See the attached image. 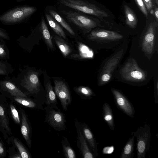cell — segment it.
Here are the masks:
<instances>
[{"label": "cell", "instance_id": "6da1fadb", "mask_svg": "<svg viewBox=\"0 0 158 158\" xmlns=\"http://www.w3.org/2000/svg\"><path fill=\"white\" fill-rule=\"evenodd\" d=\"M62 4L82 13L93 15L100 19L109 17L105 11L94 4L82 0H59Z\"/></svg>", "mask_w": 158, "mask_h": 158}, {"label": "cell", "instance_id": "7a4b0ae2", "mask_svg": "<svg viewBox=\"0 0 158 158\" xmlns=\"http://www.w3.org/2000/svg\"><path fill=\"white\" fill-rule=\"evenodd\" d=\"M136 138L137 154V158H145L146 154L149 150L151 140V129L149 125L145 124L140 126L136 131L132 132Z\"/></svg>", "mask_w": 158, "mask_h": 158}, {"label": "cell", "instance_id": "3957f363", "mask_svg": "<svg viewBox=\"0 0 158 158\" xmlns=\"http://www.w3.org/2000/svg\"><path fill=\"white\" fill-rule=\"evenodd\" d=\"M120 73L124 79L130 81L140 82L144 80L146 75L138 66L135 59H129L121 69Z\"/></svg>", "mask_w": 158, "mask_h": 158}, {"label": "cell", "instance_id": "277c9868", "mask_svg": "<svg viewBox=\"0 0 158 158\" xmlns=\"http://www.w3.org/2000/svg\"><path fill=\"white\" fill-rule=\"evenodd\" d=\"M44 108L46 113L44 122L56 131H64L66 128V121L64 114L60 110L47 105Z\"/></svg>", "mask_w": 158, "mask_h": 158}, {"label": "cell", "instance_id": "5b68a950", "mask_svg": "<svg viewBox=\"0 0 158 158\" xmlns=\"http://www.w3.org/2000/svg\"><path fill=\"white\" fill-rule=\"evenodd\" d=\"M61 12L69 22L83 29L90 31L97 26L92 19L76 12L63 10Z\"/></svg>", "mask_w": 158, "mask_h": 158}, {"label": "cell", "instance_id": "8992f818", "mask_svg": "<svg viewBox=\"0 0 158 158\" xmlns=\"http://www.w3.org/2000/svg\"><path fill=\"white\" fill-rule=\"evenodd\" d=\"M122 49L117 52L106 62L100 75L99 86L108 82L110 79L112 74L119 62L123 54Z\"/></svg>", "mask_w": 158, "mask_h": 158}, {"label": "cell", "instance_id": "52a82bcc", "mask_svg": "<svg viewBox=\"0 0 158 158\" xmlns=\"http://www.w3.org/2000/svg\"><path fill=\"white\" fill-rule=\"evenodd\" d=\"M36 10L35 8L24 6L10 10L0 17V20L7 23H15L30 15Z\"/></svg>", "mask_w": 158, "mask_h": 158}, {"label": "cell", "instance_id": "ba28073f", "mask_svg": "<svg viewBox=\"0 0 158 158\" xmlns=\"http://www.w3.org/2000/svg\"><path fill=\"white\" fill-rule=\"evenodd\" d=\"M111 91L117 107L128 116L133 118L135 110L130 101L118 90L113 88Z\"/></svg>", "mask_w": 158, "mask_h": 158}, {"label": "cell", "instance_id": "9c48e42d", "mask_svg": "<svg viewBox=\"0 0 158 158\" xmlns=\"http://www.w3.org/2000/svg\"><path fill=\"white\" fill-rule=\"evenodd\" d=\"M54 91L61 103L62 109L66 111L71 103L72 98L69 89L64 82L55 80L54 81Z\"/></svg>", "mask_w": 158, "mask_h": 158}, {"label": "cell", "instance_id": "30bf717a", "mask_svg": "<svg viewBox=\"0 0 158 158\" xmlns=\"http://www.w3.org/2000/svg\"><path fill=\"white\" fill-rule=\"evenodd\" d=\"M23 86L30 94L35 95L36 100L42 105H44L38 95L41 89L37 72L31 71L28 73L24 78Z\"/></svg>", "mask_w": 158, "mask_h": 158}, {"label": "cell", "instance_id": "8fae6325", "mask_svg": "<svg viewBox=\"0 0 158 158\" xmlns=\"http://www.w3.org/2000/svg\"><path fill=\"white\" fill-rule=\"evenodd\" d=\"M156 24L155 22L149 23L143 39L142 49L148 55H151L154 51Z\"/></svg>", "mask_w": 158, "mask_h": 158}, {"label": "cell", "instance_id": "7c38bea8", "mask_svg": "<svg viewBox=\"0 0 158 158\" xmlns=\"http://www.w3.org/2000/svg\"><path fill=\"white\" fill-rule=\"evenodd\" d=\"M75 125L77 126L81 131L84 137L90 147L93 153L96 157L98 156L97 143L91 130L88 126L85 123L75 121Z\"/></svg>", "mask_w": 158, "mask_h": 158}, {"label": "cell", "instance_id": "4fadbf2b", "mask_svg": "<svg viewBox=\"0 0 158 158\" xmlns=\"http://www.w3.org/2000/svg\"><path fill=\"white\" fill-rule=\"evenodd\" d=\"M123 36L116 32L106 30H95L89 35L90 39H100L114 40L121 39Z\"/></svg>", "mask_w": 158, "mask_h": 158}, {"label": "cell", "instance_id": "5bb4252c", "mask_svg": "<svg viewBox=\"0 0 158 158\" xmlns=\"http://www.w3.org/2000/svg\"><path fill=\"white\" fill-rule=\"evenodd\" d=\"M77 133V146L84 158H95L91 152L87 142L78 127L75 125Z\"/></svg>", "mask_w": 158, "mask_h": 158}, {"label": "cell", "instance_id": "9a60e30c", "mask_svg": "<svg viewBox=\"0 0 158 158\" xmlns=\"http://www.w3.org/2000/svg\"><path fill=\"white\" fill-rule=\"evenodd\" d=\"M21 132L29 148L31 146V130L27 116L24 111L21 112Z\"/></svg>", "mask_w": 158, "mask_h": 158}, {"label": "cell", "instance_id": "2e32d148", "mask_svg": "<svg viewBox=\"0 0 158 158\" xmlns=\"http://www.w3.org/2000/svg\"><path fill=\"white\" fill-rule=\"evenodd\" d=\"M45 104L47 106H51L58 110V108L56 95L53 91L51 83L48 82L45 86Z\"/></svg>", "mask_w": 158, "mask_h": 158}, {"label": "cell", "instance_id": "e0dca14e", "mask_svg": "<svg viewBox=\"0 0 158 158\" xmlns=\"http://www.w3.org/2000/svg\"><path fill=\"white\" fill-rule=\"evenodd\" d=\"M102 115L103 119L110 130L114 131L115 128L114 118L111 108L107 103H104L102 106Z\"/></svg>", "mask_w": 158, "mask_h": 158}, {"label": "cell", "instance_id": "ac0fdd59", "mask_svg": "<svg viewBox=\"0 0 158 158\" xmlns=\"http://www.w3.org/2000/svg\"><path fill=\"white\" fill-rule=\"evenodd\" d=\"M14 99L16 102L25 106L44 110L43 105L37 100L21 97H15Z\"/></svg>", "mask_w": 158, "mask_h": 158}, {"label": "cell", "instance_id": "d6986e66", "mask_svg": "<svg viewBox=\"0 0 158 158\" xmlns=\"http://www.w3.org/2000/svg\"><path fill=\"white\" fill-rule=\"evenodd\" d=\"M132 136L129 138L124 147L120 155V158H133L134 153L135 136Z\"/></svg>", "mask_w": 158, "mask_h": 158}, {"label": "cell", "instance_id": "ffe728a7", "mask_svg": "<svg viewBox=\"0 0 158 158\" xmlns=\"http://www.w3.org/2000/svg\"><path fill=\"white\" fill-rule=\"evenodd\" d=\"M2 86L5 90L15 97L27 98V95L12 83L4 81L2 83Z\"/></svg>", "mask_w": 158, "mask_h": 158}, {"label": "cell", "instance_id": "44dd1931", "mask_svg": "<svg viewBox=\"0 0 158 158\" xmlns=\"http://www.w3.org/2000/svg\"><path fill=\"white\" fill-rule=\"evenodd\" d=\"M45 16L49 26L60 37L65 39V32L57 22L49 15L46 13Z\"/></svg>", "mask_w": 158, "mask_h": 158}, {"label": "cell", "instance_id": "7402d4cb", "mask_svg": "<svg viewBox=\"0 0 158 158\" xmlns=\"http://www.w3.org/2000/svg\"><path fill=\"white\" fill-rule=\"evenodd\" d=\"M127 24L132 28H135L137 25V20L136 16L132 10L127 5L124 6Z\"/></svg>", "mask_w": 158, "mask_h": 158}, {"label": "cell", "instance_id": "603a6c76", "mask_svg": "<svg viewBox=\"0 0 158 158\" xmlns=\"http://www.w3.org/2000/svg\"><path fill=\"white\" fill-rule=\"evenodd\" d=\"M48 12L51 16L70 34L72 35H75V33L71 27L58 13L52 9L48 10Z\"/></svg>", "mask_w": 158, "mask_h": 158}, {"label": "cell", "instance_id": "cb8c5ba5", "mask_svg": "<svg viewBox=\"0 0 158 158\" xmlns=\"http://www.w3.org/2000/svg\"><path fill=\"white\" fill-rule=\"evenodd\" d=\"M55 41L63 55L67 56L71 52V48L62 38L57 35L54 38Z\"/></svg>", "mask_w": 158, "mask_h": 158}, {"label": "cell", "instance_id": "d4e9b609", "mask_svg": "<svg viewBox=\"0 0 158 158\" xmlns=\"http://www.w3.org/2000/svg\"><path fill=\"white\" fill-rule=\"evenodd\" d=\"M41 28L42 34L46 44L50 49H53L54 47L52 41V37L43 17L41 18Z\"/></svg>", "mask_w": 158, "mask_h": 158}, {"label": "cell", "instance_id": "484cf974", "mask_svg": "<svg viewBox=\"0 0 158 158\" xmlns=\"http://www.w3.org/2000/svg\"><path fill=\"white\" fill-rule=\"evenodd\" d=\"M61 144L63 151L65 157L66 158H76V156L74 150L71 147L68 139L63 137Z\"/></svg>", "mask_w": 158, "mask_h": 158}, {"label": "cell", "instance_id": "4316f807", "mask_svg": "<svg viewBox=\"0 0 158 158\" xmlns=\"http://www.w3.org/2000/svg\"><path fill=\"white\" fill-rule=\"evenodd\" d=\"M75 91L83 99H90L95 94L90 88L84 86H79L74 88Z\"/></svg>", "mask_w": 158, "mask_h": 158}, {"label": "cell", "instance_id": "83f0119b", "mask_svg": "<svg viewBox=\"0 0 158 158\" xmlns=\"http://www.w3.org/2000/svg\"><path fill=\"white\" fill-rule=\"evenodd\" d=\"M14 142L18 148L22 158H31V157L28 152L17 139L14 138Z\"/></svg>", "mask_w": 158, "mask_h": 158}, {"label": "cell", "instance_id": "f1b7e54d", "mask_svg": "<svg viewBox=\"0 0 158 158\" xmlns=\"http://www.w3.org/2000/svg\"><path fill=\"white\" fill-rule=\"evenodd\" d=\"M79 46L80 57L82 58L92 57L93 52L87 47L81 44H80Z\"/></svg>", "mask_w": 158, "mask_h": 158}, {"label": "cell", "instance_id": "f546056e", "mask_svg": "<svg viewBox=\"0 0 158 158\" xmlns=\"http://www.w3.org/2000/svg\"><path fill=\"white\" fill-rule=\"evenodd\" d=\"M0 121L2 126L8 132H10L8 123L7 119L3 107L0 105Z\"/></svg>", "mask_w": 158, "mask_h": 158}, {"label": "cell", "instance_id": "4dcf8cb0", "mask_svg": "<svg viewBox=\"0 0 158 158\" xmlns=\"http://www.w3.org/2000/svg\"><path fill=\"white\" fill-rule=\"evenodd\" d=\"M11 114L14 121L17 123L19 124L20 121L17 110L12 105H10Z\"/></svg>", "mask_w": 158, "mask_h": 158}, {"label": "cell", "instance_id": "1f68e13d", "mask_svg": "<svg viewBox=\"0 0 158 158\" xmlns=\"http://www.w3.org/2000/svg\"><path fill=\"white\" fill-rule=\"evenodd\" d=\"M136 3L143 13L147 17L148 12L143 0H135Z\"/></svg>", "mask_w": 158, "mask_h": 158}, {"label": "cell", "instance_id": "d6a6232c", "mask_svg": "<svg viewBox=\"0 0 158 158\" xmlns=\"http://www.w3.org/2000/svg\"><path fill=\"white\" fill-rule=\"evenodd\" d=\"M147 10L151 12L155 7L156 0H143Z\"/></svg>", "mask_w": 158, "mask_h": 158}, {"label": "cell", "instance_id": "836d02e7", "mask_svg": "<svg viewBox=\"0 0 158 158\" xmlns=\"http://www.w3.org/2000/svg\"><path fill=\"white\" fill-rule=\"evenodd\" d=\"M6 73L5 65L0 62V74H5Z\"/></svg>", "mask_w": 158, "mask_h": 158}, {"label": "cell", "instance_id": "e575fe53", "mask_svg": "<svg viewBox=\"0 0 158 158\" xmlns=\"http://www.w3.org/2000/svg\"><path fill=\"white\" fill-rule=\"evenodd\" d=\"M6 55V52L3 45L0 44V57H3Z\"/></svg>", "mask_w": 158, "mask_h": 158}, {"label": "cell", "instance_id": "d590c367", "mask_svg": "<svg viewBox=\"0 0 158 158\" xmlns=\"http://www.w3.org/2000/svg\"><path fill=\"white\" fill-rule=\"evenodd\" d=\"M5 155V150L2 143L0 142V157Z\"/></svg>", "mask_w": 158, "mask_h": 158}, {"label": "cell", "instance_id": "8d00e7d4", "mask_svg": "<svg viewBox=\"0 0 158 158\" xmlns=\"http://www.w3.org/2000/svg\"><path fill=\"white\" fill-rule=\"evenodd\" d=\"M0 37L6 39H8V36L4 32L0 30Z\"/></svg>", "mask_w": 158, "mask_h": 158}, {"label": "cell", "instance_id": "74e56055", "mask_svg": "<svg viewBox=\"0 0 158 158\" xmlns=\"http://www.w3.org/2000/svg\"><path fill=\"white\" fill-rule=\"evenodd\" d=\"M154 15L156 19L157 22L158 21V8L157 6H156L155 8Z\"/></svg>", "mask_w": 158, "mask_h": 158}, {"label": "cell", "instance_id": "f35d334b", "mask_svg": "<svg viewBox=\"0 0 158 158\" xmlns=\"http://www.w3.org/2000/svg\"><path fill=\"white\" fill-rule=\"evenodd\" d=\"M12 157L14 158H22V157L20 155H16L15 156H13Z\"/></svg>", "mask_w": 158, "mask_h": 158}, {"label": "cell", "instance_id": "ab89813d", "mask_svg": "<svg viewBox=\"0 0 158 158\" xmlns=\"http://www.w3.org/2000/svg\"></svg>", "mask_w": 158, "mask_h": 158}]
</instances>
